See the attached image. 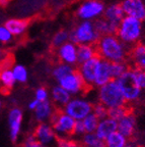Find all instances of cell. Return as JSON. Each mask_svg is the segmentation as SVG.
Returning a JSON list of instances; mask_svg holds the SVG:
<instances>
[{"instance_id": "obj_8", "label": "cell", "mask_w": 145, "mask_h": 147, "mask_svg": "<svg viewBox=\"0 0 145 147\" xmlns=\"http://www.w3.org/2000/svg\"><path fill=\"white\" fill-rule=\"evenodd\" d=\"M57 83H58V85H60L65 90H67L71 95L85 93V92H88L91 89L90 87H88L85 84V82L82 79L81 75H80L77 69H75L71 73L67 74L66 76L62 77L61 79L57 81Z\"/></svg>"}, {"instance_id": "obj_27", "label": "cell", "mask_w": 145, "mask_h": 147, "mask_svg": "<svg viewBox=\"0 0 145 147\" xmlns=\"http://www.w3.org/2000/svg\"><path fill=\"white\" fill-rule=\"evenodd\" d=\"M75 67L74 65H70V64L63 63V62H60V63L56 64L52 69V77L56 81H58L59 79H61L62 77L66 76L67 74L71 73L72 71H74Z\"/></svg>"}, {"instance_id": "obj_23", "label": "cell", "mask_w": 145, "mask_h": 147, "mask_svg": "<svg viewBox=\"0 0 145 147\" xmlns=\"http://www.w3.org/2000/svg\"><path fill=\"white\" fill-rule=\"evenodd\" d=\"M104 18L109 20L110 22L120 25L121 21L125 16L124 10H123L121 3H111V4L107 5L104 8V14H102Z\"/></svg>"}, {"instance_id": "obj_20", "label": "cell", "mask_w": 145, "mask_h": 147, "mask_svg": "<svg viewBox=\"0 0 145 147\" xmlns=\"http://www.w3.org/2000/svg\"><path fill=\"white\" fill-rule=\"evenodd\" d=\"M4 25L14 37H19L25 35V33L27 32L29 28V21L25 18H8Z\"/></svg>"}, {"instance_id": "obj_9", "label": "cell", "mask_w": 145, "mask_h": 147, "mask_svg": "<svg viewBox=\"0 0 145 147\" xmlns=\"http://www.w3.org/2000/svg\"><path fill=\"white\" fill-rule=\"evenodd\" d=\"M92 108L93 104L89 101L82 98H71L63 107V110L76 121H79L92 113Z\"/></svg>"}, {"instance_id": "obj_37", "label": "cell", "mask_w": 145, "mask_h": 147, "mask_svg": "<svg viewBox=\"0 0 145 147\" xmlns=\"http://www.w3.org/2000/svg\"><path fill=\"white\" fill-rule=\"evenodd\" d=\"M134 75L138 86L142 90H145V71L140 69H134Z\"/></svg>"}, {"instance_id": "obj_44", "label": "cell", "mask_w": 145, "mask_h": 147, "mask_svg": "<svg viewBox=\"0 0 145 147\" xmlns=\"http://www.w3.org/2000/svg\"><path fill=\"white\" fill-rule=\"evenodd\" d=\"M2 54H3V52H2V50H1V48H0V59L2 57Z\"/></svg>"}, {"instance_id": "obj_16", "label": "cell", "mask_w": 145, "mask_h": 147, "mask_svg": "<svg viewBox=\"0 0 145 147\" xmlns=\"http://www.w3.org/2000/svg\"><path fill=\"white\" fill-rule=\"evenodd\" d=\"M118 130V122L113 119L112 117H107L104 119H100L95 134L102 141H104L108 136Z\"/></svg>"}, {"instance_id": "obj_3", "label": "cell", "mask_w": 145, "mask_h": 147, "mask_svg": "<svg viewBox=\"0 0 145 147\" xmlns=\"http://www.w3.org/2000/svg\"><path fill=\"white\" fill-rule=\"evenodd\" d=\"M70 41L76 45L79 44H93L96 45L100 34L96 30L93 21H80L69 32Z\"/></svg>"}, {"instance_id": "obj_34", "label": "cell", "mask_w": 145, "mask_h": 147, "mask_svg": "<svg viewBox=\"0 0 145 147\" xmlns=\"http://www.w3.org/2000/svg\"><path fill=\"white\" fill-rule=\"evenodd\" d=\"M57 147H80L81 144L78 141L72 139V137H58L56 139Z\"/></svg>"}, {"instance_id": "obj_26", "label": "cell", "mask_w": 145, "mask_h": 147, "mask_svg": "<svg viewBox=\"0 0 145 147\" xmlns=\"http://www.w3.org/2000/svg\"><path fill=\"white\" fill-rule=\"evenodd\" d=\"M104 142L107 147H125V145L128 142V138L125 137L117 130L110 136H108Z\"/></svg>"}, {"instance_id": "obj_36", "label": "cell", "mask_w": 145, "mask_h": 147, "mask_svg": "<svg viewBox=\"0 0 145 147\" xmlns=\"http://www.w3.org/2000/svg\"><path fill=\"white\" fill-rule=\"evenodd\" d=\"M108 110H109V108H108L107 106H104L102 103H100V102L93 104L92 113L100 119H104V117H108Z\"/></svg>"}, {"instance_id": "obj_43", "label": "cell", "mask_w": 145, "mask_h": 147, "mask_svg": "<svg viewBox=\"0 0 145 147\" xmlns=\"http://www.w3.org/2000/svg\"><path fill=\"white\" fill-rule=\"evenodd\" d=\"M96 147H107L106 146V144H104V142H102V143H100V145H98Z\"/></svg>"}, {"instance_id": "obj_4", "label": "cell", "mask_w": 145, "mask_h": 147, "mask_svg": "<svg viewBox=\"0 0 145 147\" xmlns=\"http://www.w3.org/2000/svg\"><path fill=\"white\" fill-rule=\"evenodd\" d=\"M98 102L102 103L108 108L127 104L122 90L116 80H111L107 84L98 87Z\"/></svg>"}, {"instance_id": "obj_11", "label": "cell", "mask_w": 145, "mask_h": 147, "mask_svg": "<svg viewBox=\"0 0 145 147\" xmlns=\"http://www.w3.org/2000/svg\"><path fill=\"white\" fill-rule=\"evenodd\" d=\"M33 134L37 138V140L45 147H51L54 143H56L57 135L52 125L47 124L46 122L39 123Z\"/></svg>"}, {"instance_id": "obj_47", "label": "cell", "mask_w": 145, "mask_h": 147, "mask_svg": "<svg viewBox=\"0 0 145 147\" xmlns=\"http://www.w3.org/2000/svg\"><path fill=\"white\" fill-rule=\"evenodd\" d=\"M0 69H1V64H0Z\"/></svg>"}, {"instance_id": "obj_41", "label": "cell", "mask_w": 145, "mask_h": 147, "mask_svg": "<svg viewBox=\"0 0 145 147\" xmlns=\"http://www.w3.org/2000/svg\"><path fill=\"white\" fill-rule=\"evenodd\" d=\"M39 103H40V100H38V99L35 98L34 100H32L30 103H29V108H30L31 110H35L37 106L39 105Z\"/></svg>"}, {"instance_id": "obj_35", "label": "cell", "mask_w": 145, "mask_h": 147, "mask_svg": "<svg viewBox=\"0 0 145 147\" xmlns=\"http://www.w3.org/2000/svg\"><path fill=\"white\" fill-rule=\"evenodd\" d=\"M13 35L5 27V25H0V43L8 44L13 39Z\"/></svg>"}, {"instance_id": "obj_39", "label": "cell", "mask_w": 145, "mask_h": 147, "mask_svg": "<svg viewBox=\"0 0 145 147\" xmlns=\"http://www.w3.org/2000/svg\"><path fill=\"white\" fill-rule=\"evenodd\" d=\"M49 97V92L45 87H39L36 90V99L40 101H45Z\"/></svg>"}, {"instance_id": "obj_21", "label": "cell", "mask_w": 145, "mask_h": 147, "mask_svg": "<svg viewBox=\"0 0 145 147\" xmlns=\"http://www.w3.org/2000/svg\"><path fill=\"white\" fill-rule=\"evenodd\" d=\"M54 106H53V102H51L49 99L45 101H40L39 105L36 107L35 111V117L38 123H43L46 121H50L51 115H52L53 111H54Z\"/></svg>"}, {"instance_id": "obj_45", "label": "cell", "mask_w": 145, "mask_h": 147, "mask_svg": "<svg viewBox=\"0 0 145 147\" xmlns=\"http://www.w3.org/2000/svg\"><path fill=\"white\" fill-rule=\"evenodd\" d=\"M0 109H1V101H0Z\"/></svg>"}, {"instance_id": "obj_19", "label": "cell", "mask_w": 145, "mask_h": 147, "mask_svg": "<svg viewBox=\"0 0 145 147\" xmlns=\"http://www.w3.org/2000/svg\"><path fill=\"white\" fill-rule=\"evenodd\" d=\"M16 80L14 78L12 67H9L8 65H1L0 69V85L1 90L4 91V94H8L9 91L13 88Z\"/></svg>"}, {"instance_id": "obj_29", "label": "cell", "mask_w": 145, "mask_h": 147, "mask_svg": "<svg viewBox=\"0 0 145 147\" xmlns=\"http://www.w3.org/2000/svg\"><path fill=\"white\" fill-rule=\"evenodd\" d=\"M82 123L85 129V133H95L98 125L100 123V119L93 113H90L82 119Z\"/></svg>"}, {"instance_id": "obj_25", "label": "cell", "mask_w": 145, "mask_h": 147, "mask_svg": "<svg viewBox=\"0 0 145 147\" xmlns=\"http://www.w3.org/2000/svg\"><path fill=\"white\" fill-rule=\"evenodd\" d=\"M94 25L96 30L100 34V36H104V35H115L117 34V30H118L119 25L110 22L109 20L104 18V16H100V18L95 20Z\"/></svg>"}, {"instance_id": "obj_17", "label": "cell", "mask_w": 145, "mask_h": 147, "mask_svg": "<svg viewBox=\"0 0 145 147\" xmlns=\"http://www.w3.org/2000/svg\"><path fill=\"white\" fill-rule=\"evenodd\" d=\"M136 117L132 113L125 115L123 119L118 121V131L121 134L127 137L128 139L133 137L135 130H136Z\"/></svg>"}, {"instance_id": "obj_10", "label": "cell", "mask_w": 145, "mask_h": 147, "mask_svg": "<svg viewBox=\"0 0 145 147\" xmlns=\"http://www.w3.org/2000/svg\"><path fill=\"white\" fill-rule=\"evenodd\" d=\"M102 57L100 55H95L92 58L88 59L87 61L79 64L77 69L81 75L82 79L84 80L85 84L88 87L92 88L94 87V81L96 77V71H98V64H100Z\"/></svg>"}, {"instance_id": "obj_42", "label": "cell", "mask_w": 145, "mask_h": 147, "mask_svg": "<svg viewBox=\"0 0 145 147\" xmlns=\"http://www.w3.org/2000/svg\"><path fill=\"white\" fill-rule=\"evenodd\" d=\"M125 147H138V145H137V143L135 141L130 140L127 142V144L125 145Z\"/></svg>"}, {"instance_id": "obj_24", "label": "cell", "mask_w": 145, "mask_h": 147, "mask_svg": "<svg viewBox=\"0 0 145 147\" xmlns=\"http://www.w3.org/2000/svg\"><path fill=\"white\" fill-rule=\"evenodd\" d=\"M98 55L96 46L93 44H79L77 45V64L83 63L93 56Z\"/></svg>"}, {"instance_id": "obj_46", "label": "cell", "mask_w": 145, "mask_h": 147, "mask_svg": "<svg viewBox=\"0 0 145 147\" xmlns=\"http://www.w3.org/2000/svg\"><path fill=\"white\" fill-rule=\"evenodd\" d=\"M80 147H85V146H83V145H81V146H80Z\"/></svg>"}, {"instance_id": "obj_32", "label": "cell", "mask_w": 145, "mask_h": 147, "mask_svg": "<svg viewBox=\"0 0 145 147\" xmlns=\"http://www.w3.org/2000/svg\"><path fill=\"white\" fill-rule=\"evenodd\" d=\"M12 71H13L16 82L25 83L27 81V79H29L27 69L23 64H14V65H12Z\"/></svg>"}, {"instance_id": "obj_48", "label": "cell", "mask_w": 145, "mask_h": 147, "mask_svg": "<svg viewBox=\"0 0 145 147\" xmlns=\"http://www.w3.org/2000/svg\"><path fill=\"white\" fill-rule=\"evenodd\" d=\"M144 42H145V37H144Z\"/></svg>"}, {"instance_id": "obj_13", "label": "cell", "mask_w": 145, "mask_h": 147, "mask_svg": "<svg viewBox=\"0 0 145 147\" xmlns=\"http://www.w3.org/2000/svg\"><path fill=\"white\" fill-rule=\"evenodd\" d=\"M57 57L60 62L75 65L77 64V45L71 41H68L57 48Z\"/></svg>"}, {"instance_id": "obj_2", "label": "cell", "mask_w": 145, "mask_h": 147, "mask_svg": "<svg viewBox=\"0 0 145 147\" xmlns=\"http://www.w3.org/2000/svg\"><path fill=\"white\" fill-rule=\"evenodd\" d=\"M117 36L126 45L132 47L136 43L140 42L144 35V25L143 21L133 16H125L121 21L117 30Z\"/></svg>"}, {"instance_id": "obj_30", "label": "cell", "mask_w": 145, "mask_h": 147, "mask_svg": "<svg viewBox=\"0 0 145 147\" xmlns=\"http://www.w3.org/2000/svg\"><path fill=\"white\" fill-rule=\"evenodd\" d=\"M70 41V36H69V32L67 30H60L53 36L52 41V47L54 48H58L61 45H63L66 42Z\"/></svg>"}, {"instance_id": "obj_28", "label": "cell", "mask_w": 145, "mask_h": 147, "mask_svg": "<svg viewBox=\"0 0 145 147\" xmlns=\"http://www.w3.org/2000/svg\"><path fill=\"white\" fill-rule=\"evenodd\" d=\"M130 113H131V108H130V106L127 103L122 106H116V107L109 108V110H108V117H112L113 119L118 122V121H120L121 119H123L125 115H127Z\"/></svg>"}, {"instance_id": "obj_33", "label": "cell", "mask_w": 145, "mask_h": 147, "mask_svg": "<svg viewBox=\"0 0 145 147\" xmlns=\"http://www.w3.org/2000/svg\"><path fill=\"white\" fill-rule=\"evenodd\" d=\"M129 69L127 62H111V74L113 80L118 79Z\"/></svg>"}, {"instance_id": "obj_15", "label": "cell", "mask_w": 145, "mask_h": 147, "mask_svg": "<svg viewBox=\"0 0 145 147\" xmlns=\"http://www.w3.org/2000/svg\"><path fill=\"white\" fill-rule=\"evenodd\" d=\"M129 60L131 67L145 71V42H138L130 49Z\"/></svg>"}, {"instance_id": "obj_40", "label": "cell", "mask_w": 145, "mask_h": 147, "mask_svg": "<svg viewBox=\"0 0 145 147\" xmlns=\"http://www.w3.org/2000/svg\"><path fill=\"white\" fill-rule=\"evenodd\" d=\"M83 134H85V129H84L82 119L76 121V124H75V129H74V135L82 136Z\"/></svg>"}, {"instance_id": "obj_22", "label": "cell", "mask_w": 145, "mask_h": 147, "mask_svg": "<svg viewBox=\"0 0 145 147\" xmlns=\"http://www.w3.org/2000/svg\"><path fill=\"white\" fill-rule=\"evenodd\" d=\"M51 98L56 107L63 108L71 99V94L60 85L54 86L51 90Z\"/></svg>"}, {"instance_id": "obj_6", "label": "cell", "mask_w": 145, "mask_h": 147, "mask_svg": "<svg viewBox=\"0 0 145 147\" xmlns=\"http://www.w3.org/2000/svg\"><path fill=\"white\" fill-rule=\"evenodd\" d=\"M116 81L118 83V85L120 86L127 103L136 102L141 98L143 90L139 87L136 80H135L134 69L132 67H129L122 76L116 79Z\"/></svg>"}, {"instance_id": "obj_5", "label": "cell", "mask_w": 145, "mask_h": 147, "mask_svg": "<svg viewBox=\"0 0 145 147\" xmlns=\"http://www.w3.org/2000/svg\"><path fill=\"white\" fill-rule=\"evenodd\" d=\"M50 123L58 137H72L74 135L76 119L67 115L63 108L55 106Z\"/></svg>"}, {"instance_id": "obj_38", "label": "cell", "mask_w": 145, "mask_h": 147, "mask_svg": "<svg viewBox=\"0 0 145 147\" xmlns=\"http://www.w3.org/2000/svg\"><path fill=\"white\" fill-rule=\"evenodd\" d=\"M23 147H45V146L37 140V138L35 137L34 134H31V135H29L25 139Z\"/></svg>"}, {"instance_id": "obj_7", "label": "cell", "mask_w": 145, "mask_h": 147, "mask_svg": "<svg viewBox=\"0 0 145 147\" xmlns=\"http://www.w3.org/2000/svg\"><path fill=\"white\" fill-rule=\"evenodd\" d=\"M106 5L102 0H84L78 5L76 16L80 21H93L102 16Z\"/></svg>"}, {"instance_id": "obj_1", "label": "cell", "mask_w": 145, "mask_h": 147, "mask_svg": "<svg viewBox=\"0 0 145 147\" xmlns=\"http://www.w3.org/2000/svg\"><path fill=\"white\" fill-rule=\"evenodd\" d=\"M95 46L98 54L110 62H127L129 58L131 48L116 34L102 36Z\"/></svg>"}, {"instance_id": "obj_18", "label": "cell", "mask_w": 145, "mask_h": 147, "mask_svg": "<svg viewBox=\"0 0 145 147\" xmlns=\"http://www.w3.org/2000/svg\"><path fill=\"white\" fill-rule=\"evenodd\" d=\"M111 80H113L111 74V62L102 58L100 64H98V71H96L94 87H100V86L107 84Z\"/></svg>"}, {"instance_id": "obj_31", "label": "cell", "mask_w": 145, "mask_h": 147, "mask_svg": "<svg viewBox=\"0 0 145 147\" xmlns=\"http://www.w3.org/2000/svg\"><path fill=\"white\" fill-rule=\"evenodd\" d=\"M100 138L96 136L95 133H85L81 136V140H80V144L83 145L85 147H96L102 143Z\"/></svg>"}, {"instance_id": "obj_12", "label": "cell", "mask_w": 145, "mask_h": 147, "mask_svg": "<svg viewBox=\"0 0 145 147\" xmlns=\"http://www.w3.org/2000/svg\"><path fill=\"white\" fill-rule=\"evenodd\" d=\"M121 6L125 16L145 21V2L143 0H122Z\"/></svg>"}, {"instance_id": "obj_14", "label": "cell", "mask_w": 145, "mask_h": 147, "mask_svg": "<svg viewBox=\"0 0 145 147\" xmlns=\"http://www.w3.org/2000/svg\"><path fill=\"white\" fill-rule=\"evenodd\" d=\"M21 123H23V111L21 108L13 107L10 109L8 115L9 136L13 143L17 142L18 136L21 134Z\"/></svg>"}]
</instances>
